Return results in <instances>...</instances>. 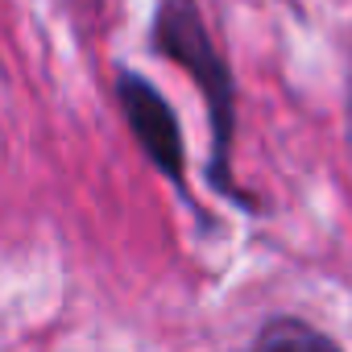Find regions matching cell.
Returning a JSON list of instances; mask_svg holds the SVG:
<instances>
[{
	"instance_id": "cell-1",
	"label": "cell",
	"mask_w": 352,
	"mask_h": 352,
	"mask_svg": "<svg viewBox=\"0 0 352 352\" xmlns=\"http://www.w3.org/2000/svg\"><path fill=\"white\" fill-rule=\"evenodd\" d=\"M153 46L179 63L208 100V116H212V183L220 195H236L232 179H228V149L236 137V87H232V71L224 63V54L216 50L195 0H162L157 21H153Z\"/></svg>"
},
{
	"instance_id": "cell-2",
	"label": "cell",
	"mask_w": 352,
	"mask_h": 352,
	"mask_svg": "<svg viewBox=\"0 0 352 352\" xmlns=\"http://www.w3.org/2000/svg\"><path fill=\"white\" fill-rule=\"evenodd\" d=\"M116 100L124 112L129 133L145 149V157L166 174L174 187L187 183V149H183V129L179 116L166 104V96L137 71H116Z\"/></svg>"
},
{
	"instance_id": "cell-3",
	"label": "cell",
	"mask_w": 352,
	"mask_h": 352,
	"mask_svg": "<svg viewBox=\"0 0 352 352\" xmlns=\"http://www.w3.org/2000/svg\"><path fill=\"white\" fill-rule=\"evenodd\" d=\"M249 352H344L336 340H327L319 327H311L307 319L294 315H274L261 323V331L253 336Z\"/></svg>"
}]
</instances>
